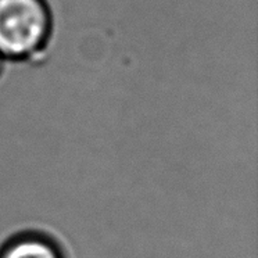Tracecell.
I'll return each mask as SVG.
<instances>
[{
	"mask_svg": "<svg viewBox=\"0 0 258 258\" xmlns=\"http://www.w3.org/2000/svg\"><path fill=\"white\" fill-rule=\"evenodd\" d=\"M50 38L51 14L45 0H0V56L6 61L51 66Z\"/></svg>",
	"mask_w": 258,
	"mask_h": 258,
	"instance_id": "1",
	"label": "cell"
},
{
	"mask_svg": "<svg viewBox=\"0 0 258 258\" xmlns=\"http://www.w3.org/2000/svg\"><path fill=\"white\" fill-rule=\"evenodd\" d=\"M0 258H67L54 236L36 229L14 233L0 246Z\"/></svg>",
	"mask_w": 258,
	"mask_h": 258,
	"instance_id": "2",
	"label": "cell"
},
{
	"mask_svg": "<svg viewBox=\"0 0 258 258\" xmlns=\"http://www.w3.org/2000/svg\"><path fill=\"white\" fill-rule=\"evenodd\" d=\"M5 67H6V60L0 56V77H2V74L5 71Z\"/></svg>",
	"mask_w": 258,
	"mask_h": 258,
	"instance_id": "3",
	"label": "cell"
}]
</instances>
